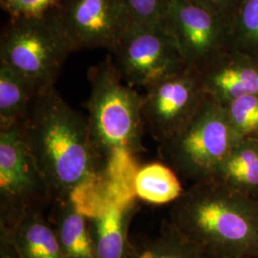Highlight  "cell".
I'll return each instance as SVG.
<instances>
[{
  "label": "cell",
  "instance_id": "cell-7",
  "mask_svg": "<svg viewBox=\"0 0 258 258\" xmlns=\"http://www.w3.org/2000/svg\"><path fill=\"white\" fill-rule=\"evenodd\" d=\"M110 55L120 78L131 87L146 88L187 67L165 22L131 23Z\"/></svg>",
  "mask_w": 258,
  "mask_h": 258
},
{
  "label": "cell",
  "instance_id": "cell-8",
  "mask_svg": "<svg viewBox=\"0 0 258 258\" xmlns=\"http://www.w3.org/2000/svg\"><path fill=\"white\" fill-rule=\"evenodd\" d=\"M207 99L200 71L186 67L145 88L143 114L146 126L161 144L182 128Z\"/></svg>",
  "mask_w": 258,
  "mask_h": 258
},
{
  "label": "cell",
  "instance_id": "cell-14",
  "mask_svg": "<svg viewBox=\"0 0 258 258\" xmlns=\"http://www.w3.org/2000/svg\"><path fill=\"white\" fill-rule=\"evenodd\" d=\"M212 181L234 192L258 199V140L239 139Z\"/></svg>",
  "mask_w": 258,
  "mask_h": 258
},
{
  "label": "cell",
  "instance_id": "cell-10",
  "mask_svg": "<svg viewBox=\"0 0 258 258\" xmlns=\"http://www.w3.org/2000/svg\"><path fill=\"white\" fill-rule=\"evenodd\" d=\"M74 51L112 53L131 24L120 0H60L52 10Z\"/></svg>",
  "mask_w": 258,
  "mask_h": 258
},
{
  "label": "cell",
  "instance_id": "cell-13",
  "mask_svg": "<svg viewBox=\"0 0 258 258\" xmlns=\"http://www.w3.org/2000/svg\"><path fill=\"white\" fill-rule=\"evenodd\" d=\"M9 251L15 258H66L43 212L31 213L20 221L9 243L0 245V253Z\"/></svg>",
  "mask_w": 258,
  "mask_h": 258
},
{
  "label": "cell",
  "instance_id": "cell-19",
  "mask_svg": "<svg viewBox=\"0 0 258 258\" xmlns=\"http://www.w3.org/2000/svg\"><path fill=\"white\" fill-rule=\"evenodd\" d=\"M222 105L237 138L258 140V94L241 97Z\"/></svg>",
  "mask_w": 258,
  "mask_h": 258
},
{
  "label": "cell",
  "instance_id": "cell-6",
  "mask_svg": "<svg viewBox=\"0 0 258 258\" xmlns=\"http://www.w3.org/2000/svg\"><path fill=\"white\" fill-rule=\"evenodd\" d=\"M51 203L50 188L18 125L0 129V245L9 243L23 218Z\"/></svg>",
  "mask_w": 258,
  "mask_h": 258
},
{
  "label": "cell",
  "instance_id": "cell-2",
  "mask_svg": "<svg viewBox=\"0 0 258 258\" xmlns=\"http://www.w3.org/2000/svg\"><path fill=\"white\" fill-rule=\"evenodd\" d=\"M167 221L210 258H258V199L215 181L185 189Z\"/></svg>",
  "mask_w": 258,
  "mask_h": 258
},
{
  "label": "cell",
  "instance_id": "cell-1",
  "mask_svg": "<svg viewBox=\"0 0 258 258\" xmlns=\"http://www.w3.org/2000/svg\"><path fill=\"white\" fill-rule=\"evenodd\" d=\"M18 127L53 203L68 202L109 181L93 148L87 117L75 110L55 87L37 93Z\"/></svg>",
  "mask_w": 258,
  "mask_h": 258
},
{
  "label": "cell",
  "instance_id": "cell-4",
  "mask_svg": "<svg viewBox=\"0 0 258 258\" xmlns=\"http://www.w3.org/2000/svg\"><path fill=\"white\" fill-rule=\"evenodd\" d=\"M238 140L224 106L208 97L182 128L159 144V154L181 179L194 184L212 180Z\"/></svg>",
  "mask_w": 258,
  "mask_h": 258
},
{
  "label": "cell",
  "instance_id": "cell-18",
  "mask_svg": "<svg viewBox=\"0 0 258 258\" xmlns=\"http://www.w3.org/2000/svg\"><path fill=\"white\" fill-rule=\"evenodd\" d=\"M125 258H210L166 220L155 236L131 238Z\"/></svg>",
  "mask_w": 258,
  "mask_h": 258
},
{
  "label": "cell",
  "instance_id": "cell-16",
  "mask_svg": "<svg viewBox=\"0 0 258 258\" xmlns=\"http://www.w3.org/2000/svg\"><path fill=\"white\" fill-rule=\"evenodd\" d=\"M136 197L154 205L174 203L184 190L181 178L165 163H151L138 168L133 179Z\"/></svg>",
  "mask_w": 258,
  "mask_h": 258
},
{
  "label": "cell",
  "instance_id": "cell-9",
  "mask_svg": "<svg viewBox=\"0 0 258 258\" xmlns=\"http://www.w3.org/2000/svg\"><path fill=\"white\" fill-rule=\"evenodd\" d=\"M78 208L87 215L98 258H125L137 197L131 184L109 181Z\"/></svg>",
  "mask_w": 258,
  "mask_h": 258
},
{
  "label": "cell",
  "instance_id": "cell-11",
  "mask_svg": "<svg viewBox=\"0 0 258 258\" xmlns=\"http://www.w3.org/2000/svg\"><path fill=\"white\" fill-rule=\"evenodd\" d=\"M165 24L186 66L198 71L224 54L231 32L228 19L191 0H172Z\"/></svg>",
  "mask_w": 258,
  "mask_h": 258
},
{
  "label": "cell",
  "instance_id": "cell-3",
  "mask_svg": "<svg viewBox=\"0 0 258 258\" xmlns=\"http://www.w3.org/2000/svg\"><path fill=\"white\" fill-rule=\"evenodd\" d=\"M85 103L93 148L109 181L133 184L135 157L145 151L143 94L124 83L110 54L88 71Z\"/></svg>",
  "mask_w": 258,
  "mask_h": 258
},
{
  "label": "cell",
  "instance_id": "cell-12",
  "mask_svg": "<svg viewBox=\"0 0 258 258\" xmlns=\"http://www.w3.org/2000/svg\"><path fill=\"white\" fill-rule=\"evenodd\" d=\"M200 73L208 97L221 104L258 94V59L249 55L223 54Z\"/></svg>",
  "mask_w": 258,
  "mask_h": 258
},
{
  "label": "cell",
  "instance_id": "cell-23",
  "mask_svg": "<svg viewBox=\"0 0 258 258\" xmlns=\"http://www.w3.org/2000/svg\"><path fill=\"white\" fill-rule=\"evenodd\" d=\"M194 3L213 13L229 19L234 8H239L243 0H191Z\"/></svg>",
  "mask_w": 258,
  "mask_h": 258
},
{
  "label": "cell",
  "instance_id": "cell-21",
  "mask_svg": "<svg viewBox=\"0 0 258 258\" xmlns=\"http://www.w3.org/2000/svg\"><path fill=\"white\" fill-rule=\"evenodd\" d=\"M133 24L164 23L172 0H120Z\"/></svg>",
  "mask_w": 258,
  "mask_h": 258
},
{
  "label": "cell",
  "instance_id": "cell-17",
  "mask_svg": "<svg viewBox=\"0 0 258 258\" xmlns=\"http://www.w3.org/2000/svg\"><path fill=\"white\" fill-rule=\"evenodd\" d=\"M37 95L25 78L9 65L0 62V129L19 124Z\"/></svg>",
  "mask_w": 258,
  "mask_h": 258
},
{
  "label": "cell",
  "instance_id": "cell-22",
  "mask_svg": "<svg viewBox=\"0 0 258 258\" xmlns=\"http://www.w3.org/2000/svg\"><path fill=\"white\" fill-rule=\"evenodd\" d=\"M60 2V0H0V5L10 18L42 17Z\"/></svg>",
  "mask_w": 258,
  "mask_h": 258
},
{
  "label": "cell",
  "instance_id": "cell-5",
  "mask_svg": "<svg viewBox=\"0 0 258 258\" xmlns=\"http://www.w3.org/2000/svg\"><path fill=\"white\" fill-rule=\"evenodd\" d=\"M73 52L52 10L37 18H10L2 30L0 62L25 78L37 93L55 87Z\"/></svg>",
  "mask_w": 258,
  "mask_h": 258
},
{
  "label": "cell",
  "instance_id": "cell-15",
  "mask_svg": "<svg viewBox=\"0 0 258 258\" xmlns=\"http://www.w3.org/2000/svg\"><path fill=\"white\" fill-rule=\"evenodd\" d=\"M51 225L66 258H98L88 217L73 200L55 204Z\"/></svg>",
  "mask_w": 258,
  "mask_h": 258
},
{
  "label": "cell",
  "instance_id": "cell-20",
  "mask_svg": "<svg viewBox=\"0 0 258 258\" xmlns=\"http://www.w3.org/2000/svg\"><path fill=\"white\" fill-rule=\"evenodd\" d=\"M234 36L247 55L258 59V0H243L234 20Z\"/></svg>",
  "mask_w": 258,
  "mask_h": 258
}]
</instances>
